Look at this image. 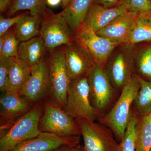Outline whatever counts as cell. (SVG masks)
I'll list each match as a JSON object with an SVG mask.
<instances>
[{
    "instance_id": "836d02e7",
    "label": "cell",
    "mask_w": 151,
    "mask_h": 151,
    "mask_svg": "<svg viewBox=\"0 0 151 151\" xmlns=\"http://www.w3.org/2000/svg\"><path fill=\"white\" fill-rule=\"evenodd\" d=\"M68 151H84L83 147L79 145V144L77 145L72 147Z\"/></svg>"
},
{
    "instance_id": "8d00e7d4",
    "label": "cell",
    "mask_w": 151,
    "mask_h": 151,
    "mask_svg": "<svg viewBox=\"0 0 151 151\" xmlns=\"http://www.w3.org/2000/svg\"><path fill=\"white\" fill-rule=\"evenodd\" d=\"M4 43V36H2L0 37V52L2 50Z\"/></svg>"
},
{
    "instance_id": "ac0fdd59",
    "label": "cell",
    "mask_w": 151,
    "mask_h": 151,
    "mask_svg": "<svg viewBox=\"0 0 151 151\" xmlns=\"http://www.w3.org/2000/svg\"><path fill=\"white\" fill-rule=\"evenodd\" d=\"M46 50L43 41L39 35L21 42L19 47L18 57L32 68L45 58Z\"/></svg>"
},
{
    "instance_id": "7a4b0ae2",
    "label": "cell",
    "mask_w": 151,
    "mask_h": 151,
    "mask_svg": "<svg viewBox=\"0 0 151 151\" xmlns=\"http://www.w3.org/2000/svg\"><path fill=\"white\" fill-rule=\"evenodd\" d=\"M39 129L41 132L63 137L81 136V129L76 120L52 100H47L45 104Z\"/></svg>"
},
{
    "instance_id": "484cf974",
    "label": "cell",
    "mask_w": 151,
    "mask_h": 151,
    "mask_svg": "<svg viewBox=\"0 0 151 151\" xmlns=\"http://www.w3.org/2000/svg\"><path fill=\"white\" fill-rule=\"evenodd\" d=\"M138 114L132 113L131 119L124 137L120 142L119 151H135L136 128Z\"/></svg>"
},
{
    "instance_id": "277c9868",
    "label": "cell",
    "mask_w": 151,
    "mask_h": 151,
    "mask_svg": "<svg viewBox=\"0 0 151 151\" xmlns=\"http://www.w3.org/2000/svg\"><path fill=\"white\" fill-rule=\"evenodd\" d=\"M134 46L127 43L119 45L109 57L105 69L113 87L122 89L134 73Z\"/></svg>"
},
{
    "instance_id": "d4e9b609",
    "label": "cell",
    "mask_w": 151,
    "mask_h": 151,
    "mask_svg": "<svg viewBox=\"0 0 151 151\" xmlns=\"http://www.w3.org/2000/svg\"><path fill=\"white\" fill-rule=\"evenodd\" d=\"M135 66L141 75L151 80V45L136 50Z\"/></svg>"
},
{
    "instance_id": "44dd1931",
    "label": "cell",
    "mask_w": 151,
    "mask_h": 151,
    "mask_svg": "<svg viewBox=\"0 0 151 151\" xmlns=\"http://www.w3.org/2000/svg\"><path fill=\"white\" fill-rule=\"evenodd\" d=\"M151 41V14H138L127 43L135 45Z\"/></svg>"
},
{
    "instance_id": "7c38bea8",
    "label": "cell",
    "mask_w": 151,
    "mask_h": 151,
    "mask_svg": "<svg viewBox=\"0 0 151 151\" xmlns=\"http://www.w3.org/2000/svg\"><path fill=\"white\" fill-rule=\"evenodd\" d=\"M31 69L30 76L19 93L29 103H35L50 93L47 58H45Z\"/></svg>"
},
{
    "instance_id": "2e32d148",
    "label": "cell",
    "mask_w": 151,
    "mask_h": 151,
    "mask_svg": "<svg viewBox=\"0 0 151 151\" xmlns=\"http://www.w3.org/2000/svg\"><path fill=\"white\" fill-rule=\"evenodd\" d=\"M123 5L105 7L93 3L89 9L84 23L95 32L104 28L117 17L127 12Z\"/></svg>"
},
{
    "instance_id": "f546056e",
    "label": "cell",
    "mask_w": 151,
    "mask_h": 151,
    "mask_svg": "<svg viewBox=\"0 0 151 151\" xmlns=\"http://www.w3.org/2000/svg\"><path fill=\"white\" fill-rule=\"evenodd\" d=\"M26 13L18 15L12 17L4 18L0 17V37L4 35L12 27L14 26L21 19L25 14Z\"/></svg>"
},
{
    "instance_id": "4dcf8cb0",
    "label": "cell",
    "mask_w": 151,
    "mask_h": 151,
    "mask_svg": "<svg viewBox=\"0 0 151 151\" xmlns=\"http://www.w3.org/2000/svg\"><path fill=\"white\" fill-rule=\"evenodd\" d=\"M124 0H94V3L105 7H112L121 4Z\"/></svg>"
},
{
    "instance_id": "d6986e66",
    "label": "cell",
    "mask_w": 151,
    "mask_h": 151,
    "mask_svg": "<svg viewBox=\"0 0 151 151\" xmlns=\"http://www.w3.org/2000/svg\"><path fill=\"white\" fill-rule=\"evenodd\" d=\"M31 69V67L27 63L18 57L14 58L10 70L6 90L20 93L30 76Z\"/></svg>"
},
{
    "instance_id": "83f0119b",
    "label": "cell",
    "mask_w": 151,
    "mask_h": 151,
    "mask_svg": "<svg viewBox=\"0 0 151 151\" xmlns=\"http://www.w3.org/2000/svg\"><path fill=\"white\" fill-rule=\"evenodd\" d=\"M121 4L129 12L151 14V0H124Z\"/></svg>"
},
{
    "instance_id": "e0dca14e",
    "label": "cell",
    "mask_w": 151,
    "mask_h": 151,
    "mask_svg": "<svg viewBox=\"0 0 151 151\" xmlns=\"http://www.w3.org/2000/svg\"><path fill=\"white\" fill-rule=\"evenodd\" d=\"M93 3L94 0H71L60 12L74 33L84 24Z\"/></svg>"
},
{
    "instance_id": "5bb4252c",
    "label": "cell",
    "mask_w": 151,
    "mask_h": 151,
    "mask_svg": "<svg viewBox=\"0 0 151 151\" xmlns=\"http://www.w3.org/2000/svg\"><path fill=\"white\" fill-rule=\"evenodd\" d=\"M79 137H63L41 132L36 137L22 142L9 151H51L63 146L74 147L79 144Z\"/></svg>"
},
{
    "instance_id": "8992f818",
    "label": "cell",
    "mask_w": 151,
    "mask_h": 151,
    "mask_svg": "<svg viewBox=\"0 0 151 151\" xmlns=\"http://www.w3.org/2000/svg\"><path fill=\"white\" fill-rule=\"evenodd\" d=\"M47 65L51 100L64 109L70 79L66 64L63 46L50 52Z\"/></svg>"
},
{
    "instance_id": "cb8c5ba5",
    "label": "cell",
    "mask_w": 151,
    "mask_h": 151,
    "mask_svg": "<svg viewBox=\"0 0 151 151\" xmlns=\"http://www.w3.org/2000/svg\"><path fill=\"white\" fill-rule=\"evenodd\" d=\"M46 0H15L8 10L9 15L28 10L32 15L42 17L46 9Z\"/></svg>"
},
{
    "instance_id": "1f68e13d",
    "label": "cell",
    "mask_w": 151,
    "mask_h": 151,
    "mask_svg": "<svg viewBox=\"0 0 151 151\" xmlns=\"http://www.w3.org/2000/svg\"><path fill=\"white\" fill-rule=\"evenodd\" d=\"M15 0H0V12L1 13L9 10Z\"/></svg>"
},
{
    "instance_id": "ba28073f",
    "label": "cell",
    "mask_w": 151,
    "mask_h": 151,
    "mask_svg": "<svg viewBox=\"0 0 151 151\" xmlns=\"http://www.w3.org/2000/svg\"><path fill=\"white\" fill-rule=\"evenodd\" d=\"M74 40L82 47L96 65L104 67L119 44L100 36L83 24L74 33Z\"/></svg>"
},
{
    "instance_id": "5b68a950",
    "label": "cell",
    "mask_w": 151,
    "mask_h": 151,
    "mask_svg": "<svg viewBox=\"0 0 151 151\" xmlns=\"http://www.w3.org/2000/svg\"><path fill=\"white\" fill-rule=\"evenodd\" d=\"M64 110L75 119L94 122L98 118L100 114L90 100L87 76L70 80Z\"/></svg>"
},
{
    "instance_id": "4fadbf2b",
    "label": "cell",
    "mask_w": 151,
    "mask_h": 151,
    "mask_svg": "<svg viewBox=\"0 0 151 151\" xmlns=\"http://www.w3.org/2000/svg\"><path fill=\"white\" fill-rule=\"evenodd\" d=\"M63 47L70 80L87 76L96 65L88 53L74 40Z\"/></svg>"
},
{
    "instance_id": "8fae6325",
    "label": "cell",
    "mask_w": 151,
    "mask_h": 151,
    "mask_svg": "<svg viewBox=\"0 0 151 151\" xmlns=\"http://www.w3.org/2000/svg\"><path fill=\"white\" fill-rule=\"evenodd\" d=\"M31 108L30 103L19 92L9 90L2 92L0 97V137Z\"/></svg>"
},
{
    "instance_id": "7402d4cb",
    "label": "cell",
    "mask_w": 151,
    "mask_h": 151,
    "mask_svg": "<svg viewBox=\"0 0 151 151\" xmlns=\"http://www.w3.org/2000/svg\"><path fill=\"white\" fill-rule=\"evenodd\" d=\"M135 151H151V113L144 116L138 115Z\"/></svg>"
},
{
    "instance_id": "ffe728a7",
    "label": "cell",
    "mask_w": 151,
    "mask_h": 151,
    "mask_svg": "<svg viewBox=\"0 0 151 151\" xmlns=\"http://www.w3.org/2000/svg\"><path fill=\"white\" fill-rule=\"evenodd\" d=\"M42 17L25 14L14 26V33L20 42L40 35Z\"/></svg>"
},
{
    "instance_id": "e575fe53",
    "label": "cell",
    "mask_w": 151,
    "mask_h": 151,
    "mask_svg": "<svg viewBox=\"0 0 151 151\" xmlns=\"http://www.w3.org/2000/svg\"><path fill=\"white\" fill-rule=\"evenodd\" d=\"M72 147H70V146H63V147H61L59 148L51 151H68L69 149Z\"/></svg>"
},
{
    "instance_id": "6da1fadb",
    "label": "cell",
    "mask_w": 151,
    "mask_h": 151,
    "mask_svg": "<svg viewBox=\"0 0 151 151\" xmlns=\"http://www.w3.org/2000/svg\"><path fill=\"white\" fill-rule=\"evenodd\" d=\"M140 77L134 73L122 88L121 95L112 109L100 119V123L109 128L120 142L124 137L131 119L132 104L140 88Z\"/></svg>"
},
{
    "instance_id": "9a60e30c",
    "label": "cell",
    "mask_w": 151,
    "mask_h": 151,
    "mask_svg": "<svg viewBox=\"0 0 151 151\" xmlns=\"http://www.w3.org/2000/svg\"><path fill=\"white\" fill-rule=\"evenodd\" d=\"M137 16V14L127 12L116 17L96 33L119 45L127 43Z\"/></svg>"
},
{
    "instance_id": "30bf717a",
    "label": "cell",
    "mask_w": 151,
    "mask_h": 151,
    "mask_svg": "<svg viewBox=\"0 0 151 151\" xmlns=\"http://www.w3.org/2000/svg\"><path fill=\"white\" fill-rule=\"evenodd\" d=\"M91 103L100 114L106 109L114 96V88L105 68L95 65L88 76Z\"/></svg>"
},
{
    "instance_id": "f1b7e54d",
    "label": "cell",
    "mask_w": 151,
    "mask_h": 151,
    "mask_svg": "<svg viewBox=\"0 0 151 151\" xmlns=\"http://www.w3.org/2000/svg\"><path fill=\"white\" fill-rule=\"evenodd\" d=\"M13 58L0 56V90H6L11 65Z\"/></svg>"
},
{
    "instance_id": "3957f363",
    "label": "cell",
    "mask_w": 151,
    "mask_h": 151,
    "mask_svg": "<svg viewBox=\"0 0 151 151\" xmlns=\"http://www.w3.org/2000/svg\"><path fill=\"white\" fill-rule=\"evenodd\" d=\"M42 114L41 105L36 104L19 118L0 138V151L10 150L22 142L39 136L41 132L39 129V122Z\"/></svg>"
},
{
    "instance_id": "603a6c76",
    "label": "cell",
    "mask_w": 151,
    "mask_h": 151,
    "mask_svg": "<svg viewBox=\"0 0 151 151\" xmlns=\"http://www.w3.org/2000/svg\"><path fill=\"white\" fill-rule=\"evenodd\" d=\"M134 103L139 116L151 113V80L140 77V88Z\"/></svg>"
},
{
    "instance_id": "4316f807",
    "label": "cell",
    "mask_w": 151,
    "mask_h": 151,
    "mask_svg": "<svg viewBox=\"0 0 151 151\" xmlns=\"http://www.w3.org/2000/svg\"><path fill=\"white\" fill-rule=\"evenodd\" d=\"M4 43L0 56L14 58L18 57L20 42L16 36L13 30L10 29L4 35Z\"/></svg>"
},
{
    "instance_id": "9c48e42d",
    "label": "cell",
    "mask_w": 151,
    "mask_h": 151,
    "mask_svg": "<svg viewBox=\"0 0 151 151\" xmlns=\"http://www.w3.org/2000/svg\"><path fill=\"white\" fill-rule=\"evenodd\" d=\"M76 120L84 140V151H119V144L109 128L86 119Z\"/></svg>"
},
{
    "instance_id": "52a82bcc",
    "label": "cell",
    "mask_w": 151,
    "mask_h": 151,
    "mask_svg": "<svg viewBox=\"0 0 151 151\" xmlns=\"http://www.w3.org/2000/svg\"><path fill=\"white\" fill-rule=\"evenodd\" d=\"M40 36L50 52L74 40V33L61 13L55 14L47 8L42 17Z\"/></svg>"
},
{
    "instance_id": "d590c367",
    "label": "cell",
    "mask_w": 151,
    "mask_h": 151,
    "mask_svg": "<svg viewBox=\"0 0 151 151\" xmlns=\"http://www.w3.org/2000/svg\"><path fill=\"white\" fill-rule=\"evenodd\" d=\"M71 0H62V7L64 9L69 4Z\"/></svg>"
},
{
    "instance_id": "d6a6232c",
    "label": "cell",
    "mask_w": 151,
    "mask_h": 151,
    "mask_svg": "<svg viewBox=\"0 0 151 151\" xmlns=\"http://www.w3.org/2000/svg\"><path fill=\"white\" fill-rule=\"evenodd\" d=\"M46 4L51 7H56L62 3V0H46Z\"/></svg>"
}]
</instances>
